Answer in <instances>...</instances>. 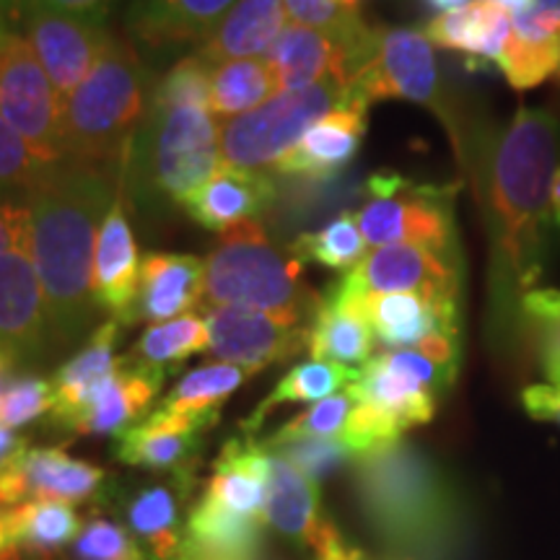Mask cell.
<instances>
[{
	"label": "cell",
	"mask_w": 560,
	"mask_h": 560,
	"mask_svg": "<svg viewBox=\"0 0 560 560\" xmlns=\"http://www.w3.org/2000/svg\"><path fill=\"white\" fill-rule=\"evenodd\" d=\"M472 174L490 247V310L499 325L520 319L550 249V182L560 166V122L522 107L506 128L470 138Z\"/></svg>",
	"instance_id": "cell-1"
},
{
	"label": "cell",
	"mask_w": 560,
	"mask_h": 560,
	"mask_svg": "<svg viewBox=\"0 0 560 560\" xmlns=\"http://www.w3.org/2000/svg\"><path fill=\"white\" fill-rule=\"evenodd\" d=\"M120 192V172L62 164L26 198V252L45 293L55 353L75 346L100 314L91 270L104 215Z\"/></svg>",
	"instance_id": "cell-2"
},
{
	"label": "cell",
	"mask_w": 560,
	"mask_h": 560,
	"mask_svg": "<svg viewBox=\"0 0 560 560\" xmlns=\"http://www.w3.org/2000/svg\"><path fill=\"white\" fill-rule=\"evenodd\" d=\"M221 166V125L210 109L149 104L125 159L122 195L140 213L159 219L185 210Z\"/></svg>",
	"instance_id": "cell-3"
},
{
	"label": "cell",
	"mask_w": 560,
	"mask_h": 560,
	"mask_svg": "<svg viewBox=\"0 0 560 560\" xmlns=\"http://www.w3.org/2000/svg\"><path fill=\"white\" fill-rule=\"evenodd\" d=\"M153 75L130 39L112 34L81 86L62 102L66 164L125 170L151 104Z\"/></svg>",
	"instance_id": "cell-4"
},
{
	"label": "cell",
	"mask_w": 560,
	"mask_h": 560,
	"mask_svg": "<svg viewBox=\"0 0 560 560\" xmlns=\"http://www.w3.org/2000/svg\"><path fill=\"white\" fill-rule=\"evenodd\" d=\"M319 293L306 283L304 262L280 249L260 221L226 229L206 257V296L202 310H240L299 314L312 319Z\"/></svg>",
	"instance_id": "cell-5"
},
{
	"label": "cell",
	"mask_w": 560,
	"mask_h": 560,
	"mask_svg": "<svg viewBox=\"0 0 560 560\" xmlns=\"http://www.w3.org/2000/svg\"><path fill=\"white\" fill-rule=\"evenodd\" d=\"M355 480L369 520L389 540L429 548L446 535L450 490L423 454L408 444L382 446L355 457Z\"/></svg>",
	"instance_id": "cell-6"
},
{
	"label": "cell",
	"mask_w": 560,
	"mask_h": 560,
	"mask_svg": "<svg viewBox=\"0 0 560 560\" xmlns=\"http://www.w3.org/2000/svg\"><path fill=\"white\" fill-rule=\"evenodd\" d=\"M350 100L371 107L382 100H405L431 109L452 136L459 164H467V138L462 115L439 70L436 50L418 30H374L366 60L348 89Z\"/></svg>",
	"instance_id": "cell-7"
},
{
	"label": "cell",
	"mask_w": 560,
	"mask_h": 560,
	"mask_svg": "<svg viewBox=\"0 0 560 560\" xmlns=\"http://www.w3.org/2000/svg\"><path fill=\"white\" fill-rule=\"evenodd\" d=\"M348 100V89L335 79L296 91H278L247 115L219 122L221 161L234 170L272 172L314 122Z\"/></svg>",
	"instance_id": "cell-8"
},
{
	"label": "cell",
	"mask_w": 560,
	"mask_h": 560,
	"mask_svg": "<svg viewBox=\"0 0 560 560\" xmlns=\"http://www.w3.org/2000/svg\"><path fill=\"white\" fill-rule=\"evenodd\" d=\"M369 200L355 213L369 247L412 242L459 252L454 223L457 185H418L397 172H376L366 182Z\"/></svg>",
	"instance_id": "cell-9"
},
{
	"label": "cell",
	"mask_w": 560,
	"mask_h": 560,
	"mask_svg": "<svg viewBox=\"0 0 560 560\" xmlns=\"http://www.w3.org/2000/svg\"><path fill=\"white\" fill-rule=\"evenodd\" d=\"M0 115L47 164H66L62 96L45 73L30 39L11 30L0 47Z\"/></svg>",
	"instance_id": "cell-10"
},
{
	"label": "cell",
	"mask_w": 560,
	"mask_h": 560,
	"mask_svg": "<svg viewBox=\"0 0 560 560\" xmlns=\"http://www.w3.org/2000/svg\"><path fill=\"white\" fill-rule=\"evenodd\" d=\"M206 322L210 335L208 353L215 361L242 366L252 376L310 350L312 319L299 314L213 306L206 310Z\"/></svg>",
	"instance_id": "cell-11"
},
{
	"label": "cell",
	"mask_w": 560,
	"mask_h": 560,
	"mask_svg": "<svg viewBox=\"0 0 560 560\" xmlns=\"http://www.w3.org/2000/svg\"><path fill=\"white\" fill-rule=\"evenodd\" d=\"M265 522L296 548L310 550L314 560H359L363 556L342 540L338 527L322 511L319 482L276 452H270Z\"/></svg>",
	"instance_id": "cell-12"
},
{
	"label": "cell",
	"mask_w": 560,
	"mask_h": 560,
	"mask_svg": "<svg viewBox=\"0 0 560 560\" xmlns=\"http://www.w3.org/2000/svg\"><path fill=\"white\" fill-rule=\"evenodd\" d=\"M0 353L19 371H30L55 353L45 293L24 247L0 255Z\"/></svg>",
	"instance_id": "cell-13"
},
{
	"label": "cell",
	"mask_w": 560,
	"mask_h": 560,
	"mask_svg": "<svg viewBox=\"0 0 560 560\" xmlns=\"http://www.w3.org/2000/svg\"><path fill=\"white\" fill-rule=\"evenodd\" d=\"M342 280L361 296L366 293H429L462 299V255L423 244L397 242L371 247Z\"/></svg>",
	"instance_id": "cell-14"
},
{
	"label": "cell",
	"mask_w": 560,
	"mask_h": 560,
	"mask_svg": "<svg viewBox=\"0 0 560 560\" xmlns=\"http://www.w3.org/2000/svg\"><path fill=\"white\" fill-rule=\"evenodd\" d=\"M13 13L24 30L21 34L30 39L34 55L66 102L109 45L107 24L47 9H19Z\"/></svg>",
	"instance_id": "cell-15"
},
{
	"label": "cell",
	"mask_w": 560,
	"mask_h": 560,
	"mask_svg": "<svg viewBox=\"0 0 560 560\" xmlns=\"http://www.w3.org/2000/svg\"><path fill=\"white\" fill-rule=\"evenodd\" d=\"M107 472L91 462L73 459L62 446L30 450L24 459L0 478V503L19 506L26 501H102Z\"/></svg>",
	"instance_id": "cell-16"
},
{
	"label": "cell",
	"mask_w": 560,
	"mask_h": 560,
	"mask_svg": "<svg viewBox=\"0 0 560 560\" xmlns=\"http://www.w3.org/2000/svg\"><path fill=\"white\" fill-rule=\"evenodd\" d=\"M369 45L355 47L327 32L289 24L265 60L272 70L278 91L306 89L327 79L340 81L342 86L350 89L355 73L366 60Z\"/></svg>",
	"instance_id": "cell-17"
},
{
	"label": "cell",
	"mask_w": 560,
	"mask_h": 560,
	"mask_svg": "<svg viewBox=\"0 0 560 560\" xmlns=\"http://www.w3.org/2000/svg\"><path fill=\"white\" fill-rule=\"evenodd\" d=\"M369 107L359 100H348L338 109L327 112L322 120L304 132L293 149L272 166L276 177L299 182H330L359 156L366 136Z\"/></svg>",
	"instance_id": "cell-18"
},
{
	"label": "cell",
	"mask_w": 560,
	"mask_h": 560,
	"mask_svg": "<svg viewBox=\"0 0 560 560\" xmlns=\"http://www.w3.org/2000/svg\"><path fill=\"white\" fill-rule=\"evenodd\" d=\"M140 257L136 234H132L125 195H117L109 213L104 215L91 270V299L100 314H109L122 327H132L140 285Z\"/></svg>",
	"instance_id": "cell-19"
},
{
	"label": "cell",
	"mask_w": 560,
	"mask_h": 560,
	"mask_svg": "<svg viewBox=\"0 0 560 560\" xmlns=\"http://www.w3.org/2000/svg\"><path fill=\"white\" fill-rule=\"evenodd\" d=\"M200 436L202 431L192 429L185 420L151 410V416L115 436L112 457L128 467H138V470L198 486L202 462Z\"/></svg>",
	"instance_id": "cell-20"
},
{
	"label": "cell",
	"mask_w": 560,
	"mask_h": 560,
	"mask_svg": "<svg viewBox=\"0 0 560 560\" xmlns=\"http://www.w3.org/2000/svg\"><path fill=\"white\" fill-rule=\"evenodd\" d=\"M462 299L429 293H366V314L376 342L387 350L416 348L436 332H462Z\"/></svg>",
	"instance_id": "cell-21"
},
{
	"label": "cell",
	"mask_w": 560,
	"mask_h": 560,
	"mask_svg": "<svg viewBox=\"0 0 560 560\" xmlns=\"http://www.w3.org/2000/svg\"><path fill=\"white\" fill-rule=\"evenodd\" d=\"M376 335L363 314V296L342 280H332L310 322L312 361H335L361 369L374 359Z\"/></svg>",
	"instance_id": "cell-22"
},
{
	"label": "cell",
	"mask_w": 560,
	"mask_h": 560,
	"mask_svg": "<svg viewBox=\"0 0 560 560\" xmlns=\"http://www.w3.org/2000/svg\"><path fill=\"white\" fill-rule=\"evenodd\" d=\"M125 327L117 319H107L94 327L79 353H73L52 374V412L47 425L60 433H70L81 412L89 408L91 397L107 382L120 359L115 355Z\"/></svg>",
	"instance_id": "cell-23"
},
{
	"label": "cell",
	"mask_w": 560,
	"mask_h": 560,
	"mask_svg": "<svg viewBox=\"0 0 560 560\" xmlns=\"http://www.w3.org/2000/svg\"><path fill=\"white\" fill-rule=\"evenodd\" d=\"M206 296V260L179 252H149L140 262V285L132 325L170 322L202 310Z\"/></svg>",
	"instance_id": "cell-24"
},
{
	"label": "cell",
	"mask_w": 560,
	"mask_h": 560,
	"mask_svg": "<svg viewBox=\"0 0 560 560\" xmlns=\"http://www.w3.org/2000/svg\"><path fill=\"white\" fill-rule=\"evenodd\" d=\"M166 374L138 366L122 355L107 382L91 397L89 408L75 420L70 436H120L130 425L151 416Z\"/></svg>",
	"instance_id": "cell-25"
},
{
	"label": "cell",
	"mask_w": 560,
	"mask_h": 560,
	"mask_svg": "<svg viewBox=\"0 0 560 560\" xmlns=\"http://www.w3.org/2000/svg\"><path fill=\"white\" fill-rule=\"evenodd\" d=\"M278 185L272 172L234 170L223 164L185 206V213L208 231H223L244 221H260L276 206Z\"/></svg>",
	"instance_id": "cell-26"
},
{
	"label": "cell",
	"mask_w": 560,
	"mask_h": 560,
	"mask_svg": "<svg viewBox=\"0 0 560 560\" xmlns=\"http://www.w3.org/2000/svg\"><path fill=\"white\" fill-rule=\"evenodd\" d=\"M236 0H132L128 32L149 50L200 45Z\"/></svg>",
	"instance_id": "cell-27"
},
{
	"label": "cell",
	"mask_w": 560,
	"mask_h": 560,
	"mask_svg": "<svg viewBox=\"0 0 560 560\" xmlns=\"http://www.w3.org/2000/svg\"><path fill=\"white\" fill-rule=\"evenodd\" d=\"M289 24L283 0H236L208 34V39L200 42L195 55L210 66L226 60L268 58Z\"/></svg>",
	"instance_id": "cell-28"
},
{
	"label": "cell",
	"mask_w": 560,
	"mask_h": 560,
	"mask_svg": "<svg viewBox=\"0 0 560 560\" xmlns=\"http://www.w3.org/2000/svg\"><path fill=\"white\" fill-rule=\"evenodd\" d=\"M195 488L192 482L164 478L145 482L125 501V524L149 560H177L187 522L182 520V503Z\"/></svg>",
	"instance_id": "cell-29"
},
{
	"label": "cell",
	"mask_w": 560,
	"mask_h": 560,
	"mask_svg": "<svg viewBox=\"0 0 560 560\" xmlns=\"http://www.w3.org/2000/svg\"><path fill=\"white\" fill-rule=\"evenodd\" d=\"M423 34L433 47L457 52L467 60V68L480 70L499 60L511 34V16L490 0H472L433 16Z\"/></svg>",
	"instance_id": "cell-30"
},
{
	"label": "cell",
	"mask_w": 560,
	"mask_h": 560,
	"mask_svg": "<svg viewBox=\"0 0 560 560\" xmlns=\"http://www.w3.org/2000/svg\"><path fill=\"white\" fill-rule=\"evenodd\" d=\"M348 392L355 402L387 412L405 431L429 423L439 408L436 392H431L408 371L395 366L387 353L374 355L366 366H361Z\"/></svg>",
	"instance_id": "cell-31"
},
{
	"label": "cell",
	"mask_w": 560,
	"mask_h": 560,
	"mask_svg": "<svg viewBox=\"0 0 560 560\" xmlns=\"http://www.w3.org/2000/svg\"><path fill=\"white\" fill-rule=\"evenodd\" d=\"M249 371L234 363H206V366L187 371L174 389L156 405L164 416L179 418L198 431H210L221 420L223 405L229 397L249 380Z\"/></svg>",
	"instance_id": "cell-32"
},
{
	"label": "cell",
	"mask_w": 560,
	"mask_h": 560,
	"mask_svg": "<svg viewBox=\"0 0 560 560\" xmlns=\"http://www.w3.org/2000/svg\"><path fill=\"white\" fill-rule=\"evenodd\" d=\"M9 529L21 560H58L81 535L83 520L73 503L26 501L9 509Z\"/></svg>",
	"instance_id": "cell-33"
},
{
	"label": "cell",
	"mask_w": 560,
	"mask_h": 560,
	"mask_svg": "<svg viewBox=\"0 0 560 560\" xmlns=\"http://www.w3.org/2000/svg\"><path fill=\"white\" fill-rule=\"evenodd\" d=\"M355 376H359V369L342 366V363L335 361L296 363V366L272 387L270 395L252 410V416L247 420H242V436H255V433L262 429L265 418H268L272 410H278L280 405L319 402L325 400V397L346 392L350 384L355 382Z\"/></svg>",
	"instance_id": "cell-34"
},
{
	"label": "cell",
	"mask_w": 560,
	"mask_h": 560,
	"mask_svg": "<svg viewBox=\"0 0 560 560\" xmlns=\"http://www.w3.org/2000/svg\"><path fill=\"white\" fill-rule=\"evenodd\" d=\"M210 335L208 322L200 314H182L177 319L156 322L149 325L143 335L130 348L125 359L138 363V366L156 369L161 374H177L190 355L208 353Z\"/></svg>",
	"instance_id": "cell-35"
},
{
	"label": "cell",
	"mask_w": 560,
	"mask_h": 560,
	"mask_svg": "<svg viewBox=\"0 0 560 560\" xmlns=\"http://www.w3.org/2000/svg\"><path fill=\"white\" fill-rule=\"evenodd\" d=\"M276 79L265 58L226 60L210 68V115L234 120L276 96Z\"/></svg>",
	"instance_id": "cell-36"
},
{
	"label": "cell",
	"mask_w": 560,
	"mask_h": 560,
	"mask_svg": "<svg viewBox=\"0 0 560 560\" xmlns=\"http://www.w3.org/2000/svg\"><path fill=\"white\" fill-rule=\"evenodd\" d=\"M289 252L301 262L348 272L366 257L369 244L363 240L355 213H340L319 231L301 234L289 244Z\"/></svg>",
	"instance_id": "cell-37"
},
{
	"label": "cell",
	"mask_w": 560,
	"mask_h": 560,
	"mask_svg": "<svg viewBox=\"0 0 560 560\" xmlns=\"http://www.w3.org/2000/svg\"><path fill=\"white\" fill-rule=\"evenodd\" d=\"M55 170L0 115V200L26 202Z\"/></svg>",
	"instance_id": "cell-38"
},
{
	"label": "cell",
	"mask_w": 560,
	"mask_h": 560,
	"mask_svg": "<svg viewBox=\"0 0 560 560\" xmlns=\"http://www.w3.org/2000/svg\"><path fill=\"white\" fill-rule=\"evenodd\" d=\"M495 66L516 91L540 86L550 75H560V39H529L511 32Z\"/></svg>",
	"instance_id": "cell-39"
},
{
	"label": "cell",
	"mask_w": 560,
	"mask_h": 560,
	"mask_svg": "<svg viewBox=\"0 0 560 560\" xmlns=\"http://www.w3.org/2000/svg\"><path fill=\"white\" fill-rule=\"evenodd\" d=\"M520 319L527 325L548 382L560 384V289L529 291L522 299Z\"/></svg>",
	"instance_id": "cell-40"
},
{
	"label": "cell",
	"mask_w": 560,
	"mask_h": 560,
	"mask_svg": "<svg viewBox=\"0 0 560 560\" xmlns=\"http://www.w3.org/2000/svg\"><path fill=\"white\" fill-rule=\"evenodd\" d=\"M291 24L310 26L346 39L350 45H369L374 26H369L359 11L346 9L340 0H283Z\"/></svg>",
	"instance_id": "cell-41"
},
{
	"label": "cell",
	"mask_w": 560,
	"mask_h": 560,
	"mask_svg": "<svg viewBox=\"0 0 560 560\" xmlns=\"http://www.w3.org/2000/svg\"><path fill=\"white\" fill-rule=\"evenodd\" d=\"M75 560H149L132 532L109 516L91 511L73 542Z\"/></svg>",
	"instance_id": "cell-42"
},
{
	"label": "cell",
	"mask_w": 560,
	"mask_h": 560,
	"mask_svg": "<svg viewBox=\"0 0 560 560\" xmlns=\"http://www.w3.org/2000/svg\"><path fill=\"white\" fill-rule=\"evenodd\" d=\"M210 68L213 66L195 52L177 60L159 81H153L151 104L153 107L195 104V107L210 109Z\"/></svg>",
	"instance_id": "cell-43"
},
{
	"label": "cell",
	"mask_w": 560,
	"mask_h": 560,
	"mask_svg": "<svg viewBox=\"0 0 560 560\" xmlns=\"http://www.w3.org/2000/svg\"><path fill=\"white\" fill-rule=\"evenodd\" d=\"M353 397L350 392H338V395L325 397V400L314 402L306 412H299L289 423L280 425L270 439H265V446H280L289 444L296 439H312V436H340L346 429L350 412H353Z\"/></svg>",
	"instance_id": "cell-44"
},
{
	"label": "cell",
	"mask_w": 560,
	"mask_h": 560,
	"mask_svg": "<svg viewBox=\"0 0 560 560\" xmlns=\"http://www.w3.org/2000/svg\"><path fill=\"white\" fill-rule=\"evenodd\" d=\"M52 412V382L45 376L21 371L13 376L11 387L0 400V423L19 431L37 423L39 418Z\"/></svg>",
	"instance_id": "cell-45"
},
{
	"label": "cell",
	"mask_w": 560,
	"mask_h": 560,
	"mask_svg": "<svg viewBox=\"0 0 560 560\" xmlns=\"http://www.w3.org/2000/svg\"><path fill=\"white\" fill-rule=\"evenodd\" d=\"M278 457L291 462L296 470L310 475L312 480H322L327 475L346 465L348 459H355L350 446L340 436H312V439H296L289 444L268 446Z\"/></svg>",
	"instance_id": "cell-46"
},
{
	"label": "cell",
	"mask_w": 560,
	"mask_h": 560,
	"mask_svg": "<svg viewBox=\"0 0 560 560\" xmlns=\"http://www.w3.org/2000/svg\"><path fill=\"white\" fill-rule=\"evenodd\" d=\"M115 5V0H0V9L19 11V9H47L58 13H70L96 24H107V16Z\"/></svg>",
	"instance_id": "cell-47"
},
{
	"label": "cell",
	"mask_w": 560,
	"mask_h": 560,
	"mask_svg": "<svg viewBox=\"0 0 560 560\" xmlns=\"http://www.w3.org/2000/svg\"><path fill=\"white\" fill-rule=\"evenodd\" d=\"M511 32L529 39H560V0H535L527 13L511 19Z\"/></svg>",
	"instance_id": "cell-48"
},
{
	"label": "cell",
	"mask_w": 560,
	"mask_h": 560,
	"mask_svg": "<svg viewBox=\"0 0 560 560\" xmlns=\"http://www.w3.org/2000/svg\"><path fill=\"white\" fill-rule=\"evenodd\" d=\"M177 560H262V548L200 540V537L185 535Z\"/></svg>",
	"instance_id": "cell-49"
},
{
	"label": "cell",
	"mask_w": 560,
	"mask_h": 560,
	"mask_svg": "<svg viewBox=\"0 0 560 560\" xmlns=\"http://www.w3.org/2000/svg\"><path fill=\"white\" fill-rule=\"evenodd\" d=\"M522 405L532 418L560 425V384H532L522 392Z\"/></svg>",
	"instance_id": "cell-50"
},
{
	"label": "cell",
	"mask_w": 560,
	"mask_h": 560,
	"mask_svg": "<svg viewBox=\"0 0 560 560\" xmlns=\"http://www.w3.org/2000/svg\"><path fill=\"white\" fill-rule=\"evenodd\" d=\"M26 202L0 200V255L13 247L26 249Z\"/></svg>",
	"instance_id": "cell-51"
},
{
	"label": "cell",
	"mask_w": 560,
	"mask_h": 560,
	"mask_svg": "<svg viewBox=\"0 0 560 560\" xmlns=\"http://www.w3.org/2000/svg\"><path fill=\"white\" fill-rule=\"evenodd\" d=\"M26 452H30V441H26V436H21L19 431L0 423V478H3L5 472H11L13 467L24 459Z\"/></svg>",
	"instance_id": "cell-52"
},
{
	"label": "cell",
	"mask_w": 560,
	"mask_h": 560,
	"mask_svg": "<svg viewBox=\"0 0 560 560\" xmlns=\"http://www.w3.org/2000/svg\"><path fill=\"white\" fill-rule=\"evenodd\" d=\"M550 215H552V229L560 234V166L556 177L550 182Z\"/></svg>",
	"instance_id": "cell-53"
},
{
	"label": "cell",
	"mask_w": 560,
	"mask_h": 560,
	"mask_svg": "<svg viewBox=\"0 0 560 560\" xmlns=\"http://www.w3.org/2000/svg\"><path fill=\"white\" fill-rule=\"evenodd\" d=\"M420 3H423V9L425 11H431V13H446V11H454V9H462V5H467V3H472V0H420Z\"/></svg>",
	"instance_id": "cell-54"
},
{
	"label": "cell",
	"mask_w": 560,
	"mask_h": 560,
	"mask_svg": "<svg viewBox=\"0 0 560 560\" xmlns=\"http://www.w3.org/2000/svg\"><path fill=\"white\" fill-rule=\"evenodd\" d=\"M490 3H495L499 9H503L511 19H514V16H522V13H527L535 0H490Z\"/></svg>",
	"instance_id": "cell-55"
},
{
	"label": "cell",
	"mask_w": 560,
	"mask_h": 560,
	"mask_svg": "<svg viewBox=\"0 0 560 560\" xmlns=\"http://www.w3.org/2000/svg\"><path fill=\"white\" fill-rule=\"evenodd\" d=\"M13 371H16V369H13V366H11V361H9V359H5V355H3V353H0V400H3L5 389H9V387H11L13 376H16V374H13Z\"/></svg>",
	"instance_id": "cell-56"
},
{
	"label": "cell",
	"mask_w": 560,
	"mask_h": 560,
	"mask_svg": "<svg viewBox=\"0 0 560 560\" xmlns=\"http://www.w3.org/2000/svg\"><path fill=\"white\" fill-rule=\"evenodd\" d=\"M5 32H9V24H5V13H3V9H0V47H3Z\"/></svg>",
	"instance_id": "cell-57"
},
{
	"label": "cell",
	"mask_w": 560,
	"mask_h": 560,
	"mask_svg": "<svg viewBox=\"0 0 560 560\" xmlns=\"http://www.w3.org/2000/svg\"><path fill=\"white\" fill-rule=\"evenodd\" d=\"M342 5H346V9H353V11H359V3L361 0H340Z\"/></svg>",
	"instance_id": "cell-58"
},
{
	"label": "cell",
	"mask_w": 560,
	"mask_h": 560,
	"mask_svg": "<svg viewBox=\"0 0 560 560\" xmlns=\"http://www.w3.org/2000/svg\"><path fill=\"white\" fill-rule=\"evenodd\" d=\"M5 509H9V506H3V503H0V514H3V511H5Z\"/></svg>",
	"instance_id": "cell-59"
},
{
	"label": "cell",
	"mask_w": 560,
	"mask_h": 560,
	"mask_svg": "<svg viewBox=\"0 0 560 560\" xmlns=\"http://www.w3.org/2000/svg\"><path fill=\"white\" fill-rule=\"evenodd\" d=\"M359 560H369V558H366V556H361V558H359Z\"/></svg>",
	"instance_id": "cell-60"
},
{
	"label": "cell",
	"mask_w": 560,
	"mask_h": 560,
	"mask_svg": "<svg viewBox=\"0 0 560 560\" xmlns=\"http://www.w3.org/2000/svg\"><path fill=\"white\" fill-rule=\"evenodd\" d=\"M558 79H560V75H558Z\"/></svg>",
	"instance_id": "cell-61"
}]
</instances>
